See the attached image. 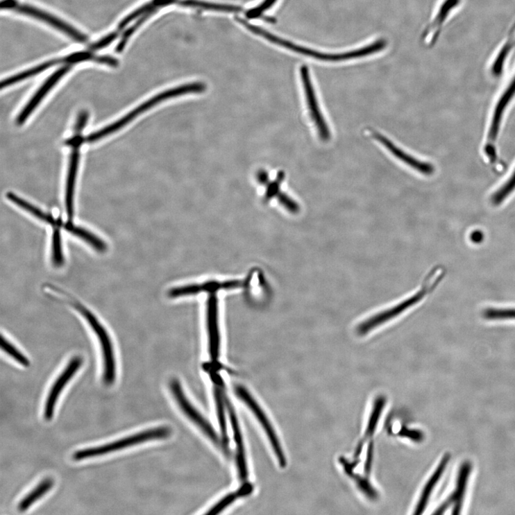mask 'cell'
Instances as JSON below:
<instances>
[{
  "mask_svg": "<svg viewBox=\"0 0 515 515\" xmlns=\"http://www.w3.org/2000/svg\"><path fill=\"white\" fill-rule=\"evenodd\" d=\"M237 20L248 31L256 35H259L273 44L282 47V48L287 49L296 53L323 61L339 62L363 58L378 53L384 50L387 46V42L385 40H380L364 47L362 49L355 51L339 54H326L307 48H304V47L294 44L290 41L277 37L260 27L250 24L249 22L241 17L237 18Z\"/></svg>",
  "mask_w": 515,
  "mask_h": 515,
  "instance_id": "obj_1",
  "label": "cell"
},
{
  "mask_svg": "<svg viewBox=\"0 0 515 515\" xmlns=\"http://www.w3.org/2000/svg\"><path fill=\"white\" fill-rule=\"evenodd\" d=\"M206 89V86L204 83L196 82L192 83H187L179 87L169 89L159 93L157 96L153 97L150 100H148L145 103L139 105L137 108L130 112L128 114L125 115L124 118L113 123L112 124L101 129L99 131L91 133L86 137H84V143H93L97 142V140L110 135L117 130L124 127L128 124L134 119L136 118L139 115L150 110L153 106H155L158 103L178 96L194 94V93H201L203 92Z\"/></svg>",
  "mask_w": 515,
  "mask_h": 515,
  "instance_id": "obj_2",
  "label": "cell"
},
{
  "mask_svg": "<svg viewBox=\"0 0 515 515\" xmlns=\"http://www.w3.org/2000/svg\"><path fill=\"white\" fill-rule=\"evenodd\" d=\"M171 430L167 427H158L140 432L96 448H90L76 451L73 458L76 461L105 455L113 452L136 446L153 439H166L170 437Z\"/></svg>",
  "mask_w": 515,
  "mask_h": 515,
  "instance_id": "obj_3",
  "label": "cell"
},
{
  "mask_svg": "<svg viewBox=\"0 0 515 515\" xmlns=\"http://www.w3.org/2000/svg\"><path fill=\"white\" fill-rule=\"evenodd\" d=\"M83 61H93L97 63L106 65L110 67H118L119 62L118 60L109 56H96L92 53V51H81L70 54L69 56L51 60L48 62H45L41 65H39L35 67L26 70L24 72H22L19 74L15 75L4 80L1 83V88L8 87L12 85L18 83L27 78H31L34 76L39 74L44 71L45 69L53 67L59 64H75Z\"/></svg>",
  "mask_w": 515,
  "mask_h": 515,
  "instance_id": "obj_4",
  "label": "cell"
},
{
  "mask_svg": "<svg viewBox=\"0 0 515 515\" xmlns=\"http://www.w3.org/2000/svg\"><path fill=\"white\" fill-rule=\"evenodd\" d=\"M76 307L87 319L92 329L98 337L103 360V380L105 385L110 386L114 384L116 379V362L110 337L105 328L94 315L79 303L76 304Z\"/></svg>",
  "mask_w": 515,
  "mask_h": 515,
  "instance_id": "obj_5",
  "label": "cell"
},
{
  "mask_svg": "<svg viewBox=\"0 0 515 515\" xmlns=\"http://www.w3.org/2000/svg\"><path fill=\"white\" fill-rule=\"evenodd\" d=\"M1 8L2 10H13L16 12L26 15L48 23L49 25L64 33L78 42L85 43L88 40L87 37L85 34L78 31L73 26L67 24L65 22L60 19L31 6L21 4L17 0H3Z\"/></svg>",
  "mask_w": 515,
  "mask_h": 515,
  "instance_id": "obj_6",
  "label": "cell"
},
{
  "mask_svg": "<svg viewBox=\"0 0 515 515\" xmlns=\"http://www.w3.org/2000/svg\"><path fill=\"white\" fill-rule=\"evenodd\" d=\"M235 391L239 399H241L248 406L256 419L259 420L270 441L272 449L277 457L280 466L285 467L287 464V462L282 448V444H280L277 434L267 416L259 404L255 402L253 396H251L250 393L244 387L237 386L235 389Z\"/></svg>",
  "mask_w": 515,
  "mask_h": 515,
  "instance_id": "obj_7",
  "label": "cell"
},
{
  "mask_svg": "<svg viewBox=\"0 0 515 515\" xmlns=\"http://www.w3.org/2000/svg\"><path fill=\"white\" fill-rule=\"evenodd\" d=\"M170 389L175 400L183 412L196 425L202 432L217 446L222 448V441L209 421L191 404L183 391L182 387L177 380H173L170 383Z\"/></svg>",
  "mask_w": 515,
  "mask_h": 515,
  "instance_id": "obj_8",
  "label": "cell"
},
{
  "mask_svg": "<svg viewBox=\"0 0 515 515\" xmlns=\"http://www.w3.org/2000/svg\"><path fill=\"white\" fill-rule=\"evenodd\" d=\"M434 285H436L435 283L432 285H430L429 284H428L425 288L419 291L414 296L410 297L408 299H406L399 304H397L396 306L388 310L382 312L375 316L369 318L368 320L365 321L359 326L357 329L358 333L360 335H366L371 330L375 329V328L378 326L385 323L388 321V320H390L397 316L400 314H402L407 309L415 305L417 302H419L421 299H423L428 294V292L431 290V288L434 287Z\"/></svg>",
  "mask_w": 515,
  "mask_h": 515,
  "instance_id": "obj_9",
  "label": "cell"
},
{
  "mask_svg": "<svg viewBox=\"0 0 515 515\" xmlns=\"http://www.w3.org/2000/svg\"><path fill=\"white\" fill-rule=\"evenodd\" d=\"M82 364V358L80 357L73 358L54 382L48 397H47L44 407V418L45 420L51 421L53 419L60 394L67 383L71 380Z\"/></svg>",
  "mask_w": 515,
  "mask_h": 515,
  "instance_id": "obj_10",
  "label": "cell"
},
{
  "mask_svg": "<svg viewBox=\"0 0 515 515\" xmlns=\"http://www.w3.org/2000/svg\"><path fill=\"white\" fill-rule=\"evenodd\" d=\"M300 74L304 90H305L312 119L316 125L320 138L323 142H328L331 137L330 131L320 111L308 67L305 65L301 66Z\"/></svg>",
  "mask_w": 515,
  "mask_h": 515,
  "instance_id": "obj_11",
  "label": "cell"
},
{
  "mask_svg": "<svg viewBox=\"0 0 515 515\" xmlns=\"http://www.w3.org/2000/svg\"><path fill=\"white\" fill-rule=\"evenodd\" d=\"M72 66L73 64H67L66 65L61 67L43 83L34 96L26 105L24 109L20 112L18 118L17 119V124L18 126H21L26 121L28 117L37 108L44 97L48 94L49 92L54 87V85L69 71L70 69H71Z\"/></svg>",
  "mask_w": 515,
  "mask_h": 515,
  "instance_id": "obj_12",
  "label": "cell"
},
{
  "mask_svg": "<svg viewBox=\"0 0 515 515\" xmlns=\"http://www.w3.org/2000/svg\"><path fill=\"white\" fill-rule=\"evenodd\" d=\"M462 5V0H444L441 6L439 7L438 13L431 22L425 33L423 37L426 39L430 35L432 36L430 44H433L437 41L441 28L448 22L451 16L454 17Z\"/></svg>",
  "mask_w": 515,
  "mask_h": 515,
  "instance_id": "obj_13",
  "label": "cell"
},
{
  "mask_svg": "<svg viewBox=\"0 0 515 515\" xmlns=\"http://www.w3.org/2000/svg\"><path fill=\"white\" fill-rule=\"evenodd\" d=\"M226 404L229 412L234 440H235L237 446L236 461L239 478L240 480L245 482L248 479V473L243 437L235 411H234L232 405L227 399L226 400Z\"/></svg>",
  "mask_w": 515,
  "mask_h": 515,
  "instance_id": "obj_14",
  "label": "cell"
},
{
  "mask_svg": "<svg viewBox=\"0 0 515 515\" xmlns=\"http://www.w3.org/2000/svg\"><path fill=\"white\" fill-rule=\"evenodd\" d=\"M515 96V74L508 87L500 97L494 111L493 121H491L488 134V143L491 149L496 142L500 128L506 108Z\"/></svg>",
  "mask_w": 515,
  "mask_h": 515,
  "instance_id": "obj_15",
  "label": "cell"
},
{
  "mask_svg": "<svg viewBox=\"0 0 515 515\" xmlns=\"http://www.w3.org/2000/svg\"><path fill=\"white\" fill-rule=\"evenodd\" d=\"M515 48V22L509 31L507 37L500 44L498 48L491 56L490 63V71L493 76L498 77L501 75L507 60L509 58L512 50Z\"/></svg>",
  "mask_w": 515,
  "mask_h": 515,
  "instance_id": "obj_16",
  "label": "cell"
},
{
  "mask_svg": "<svg viewBox=\"0 0 515 515\" xmlns=\"http://www.w3.org/2000/svg\"><path fill=\"white\" fill-rule=\"evenodd\" d=\"M374 138L379 140V142L385 146L394 156L399 158L405 163L407 164L410 167L413 168L416 171H418L421 174L425 175H432L434 174V169L431 164L428 162H421L414 157L406 153L399 148H397L389 139L385 136L378 133H373Z\"/></svg>",
  "mask_w": 515,
  "mask_h": 515,
  "instance_id": "obj_17",
  "label": "cell"
},
{
  "mask_svg": "<svg viewBox=\"0 0 515 515\" xmlns=\"http://www.w3.org/2000/svg\"><path fill=\"white\" fill-rule=\"evenodd\" d=\"M79 157V148H74L69 158L65 192L66 212L69 221H71L74 217V189L78 169Z\"/></svg>",
  "mask_w": 515,
  "mask_h": 515,
  "instance_id": "obj_18",
  "label": "cell"
},
{
  "mask_svg": "<svg viewBox=\"0 0 515 515\" xmlns=\"http://www.w3.org/2000/svg\"><path fill=\"white\" fill-rule=\"evenodd\" d=\"M213 380L214 381L216 386L214 389V397L216 400L217 414L219 421V425L221 428V437H222V449L223 453L228 456L230 455L228 448V437L227 432L226 419L225 413V404L226 397L224 394L223 387V381L221 378L214 374L213 375Z\"/></svg>",
  "mask_w": 515,
  "mask_h": 515,
  "instance_id": "obj_19",
  "label": "cell"
},
{
  "mask_svg": "<svg viewBox=\"0 0 515 515\" xmlns=\"http://www.w3.org/2000/svg\"><path fill=\"white\" fill-rule=\"evenodd\" d=\"M208 330L210 333V355L213 361L219 357L220 339L217 323V301L215 296L210 297L208 310Z\"/></svg>",
  "mask_w": 515,
  "mask_h": 515,
  "instance_id": "obj_20",
  "label": "cell"
},
{
  "mask_svg": "<svg viewBox=\"0 0 515 515\" xmlns=\"http://www.w3.org/2000/svg\"><path fill=\"white\" fill-rule=\"evenodd\" d=\"M450 459V455H446L443 457L436 471L433 473L428 482L426 484L425 489L421 493L419 501L415 509V514H420L423 512L426 508L429 499L432 493V491L437 484L439 480L446 470Z\"/></svg>",
  "mask_w": 515,
  "mask_h": 515,
  "instance_id": "obj_21",
  "label": "cell"
},
{
  "mask_svg": "<svg viewBox=\"0 0 515 515\" xmlns=\"http://www.w3.org/2000/svg\"><path fill=\"white\" fill-rule=\"evenodd\" d=\"M471 471V464L469 462H465L462 464L459 473L457 488L455 493L446 501L450 505L454 503V510L453 512L454 514L460 513V510L462 507L463 498L465 493L467 480L468 478H469Z\"/></svg>",
  "mask_w": 515,
  "mask_h": 515,
  "instance_id": "obj_22",
  "label": "cell"
},
{
  "mask_svg": "<svg viewBox=\"0 0 515 515\" xmlns=\"http://www.w3.org/2000/svg\"><path fill=\"white\" fill-rule=\"evenodd\" d=\"M54 481L48 478L43 479L30 493L23 498L18 505L19 512H26L53 488Z\"/></svg>",
  "mask_w": 515,
  "mask_h": 515,
  "instance_id": "obj_23",
  "label": "cell"
},
{
  "mask_svg": "<svg viewBox=\"0 0 515 515\" xmlns=\"http://www.w3.org/2000/svg\"><path fill=\"white\" fill-rule=\"evenodd\" d=\"M7 198L18 205L19 207L24 209L28 212V213L31 214L32 215L35 216L37 219L47 222L55 227L59 228L62 227L63 223L60 221L56 220L52 216L45 214L43 212H42L41 210H40L38 208L34 206L31 203H28L24 199H21L20 197L16 196L15 194L9 192L7 194Z\"/></svg>",
  "mask_w": 515,
  "mask_h": 515,
  "instance_id": "obj_24",
  "label": "cell"
},
{
  "mask_svg": "<svg viewBox=\"0 0 515 515\" xmlns=\"http://www.w3.org/2000/svg\"><path fill=\"white\" fill-rule=\"evenodd\" d=\"M62 227L69 233H73L74 236L87 242L93 248L101 252L106 250L107 247L104 242L86 229L74 225L71 221L63 224Z\"/></svg>",
  "mask_w": 515,
  "mask_h": 515,
  "instance_id": "obj_25",
  "label": "cell"
},
{
  "mask_svg": "<svg viewBox=\"0 0 515 515\" xmlns=\"http://www.w3.org/2000/svg\"><path fill=\"white\" fill-rule=\"evenodd\" d=\"M176 3L182 7L200 8L221 12L234 13L242 10V8L239 6L199 1V0H178Z\"/></svg>",
  "mask_w": 515,
  "mask_h": 515,
  "instance_id": "obj_26",
  "label": "cell"
},
{
  "mask_svg": "<svg viewBox=\"0 0 515 515\" xmlns=\"http://www.w3.org/2000/svg\"><path fill=\"white\" fill-rule=\"evenodd\" d=\"M240 285H242V283L239 282H230L222 284L212 282L208 283L205 286H192L189 287L175 289L170 292L169 295L171 297H178L180 296L197 294L203 289H205L206 291H214L221 288L229 289L239 287Z\"/></svg>",
  "mask_w": 515,
  "mask_h": 515,
  "instance_id": "obj_27",
  "label": "cell"
},
{
  "mask_svg": "<svg viewBox=\"0 0 515 515\" xmlns=\"http://www.w3.org/2000/svg\"><path fill=\"white\" fill-rule=\"evenodd\" d=\"M253 487L250 484H246L242 489L237 491L226 496L212 509H210L206 514L215 515L221 512L225 508L229 506L231 503L235 501L237 498L243 496H246L251 493Z\"/></svg>",
  "mask_w": 515,
  "mask_h": 515,
  "instance_id": "obj_28",
  "label": "cell"
},
{
  "mask_svg": "<svg viewBox=\"0 0 515 515\" xmlns=\"http://www.w3.org/2000/svg\"><path fill=\"white\" fill-rule=\"evenodd\" d=\"M514 190L515 170L510 178L494 194L493 198H491V202L496 205L502 203Z\"/></svg>",
  "mask_w": 515,
  "mask_h": 515,
  "instance_id": "obj_29",
  "label": "cell"
},
{
  "mask_svg": "<svg viewBox=\"0 0 515 515\" xmlns=\"http://www.w3.org/2000/svg\"><path fill=\"white\" fill-rule=\"evenodd\" d=\"M1 347L4 352L19 364L26 367L30 366V360L24 355L22 354L19 351L3 336H2L1 338Z\"/></svg>",
  "mask_w": 515,
  "mask_h": 515,
  "instance_id": "obj_30",
  "label": "cell"
},
{
  "mask_svg": "<svg viewBox=\"0 0 515 515\" xmlns=\"http://www.w3.org/2000/svg\"><path fill=\"white\" fill-rule=\"evenodd\" d=\"M59 228H56L53 236V262L57 267H61L64 263L62 242Z\"/></svg>",
  "mask_w": 515,
  "mask_h": 515,
  "instance_id": "obj_31",
  "label": "cell"
},
{
  "mask_svg": "<svg viewBox=\"0 0 515 515\" xmlns=\"http://www.w3.org/2000/svg\"><path fill=\"white\" fill-rule=\"evenodd\" d=\"M385 404V400L384 398L380 397L377 400L375 405H374L373 412L370 416V419L369 421V425L367 428V430L366 432V437H369L371 436L374 430H375L378 421H379L380 416L381 415L382 409Z\"/></svg>",
  "mask_w": 515,
  "mask_h": 515,
  "instance_id": "obj_32",
  "label": "cell"
},
{
  "mask_svg": "<svg viewBox=\"0 0 515 515\" xmlns=\"http://www.w3.org/2000/svg\"><path fill=\"white\" fill-rule=\"evenodd\" d=\"M484 316L488 319H515V310H496L490 309L484 312Z\"/></svg>",
  "mask_w": 515,
  "mask_h": 515,
  "instance_id": "obj_33",
  "label": "cell"
},
{
  "mask_svg": "<svg viewBox=\"0 0 515 515\" xmlns=\"http://www.w3.org/2000/svg\"><path fill=\"white\" fill-rule=\"evenodd\" d=\"M285 179V174L280 172L278 174L277 178L275 181L267 183V190L265 196V201L271 199L275 196H278L280 194V185L282 184Z\"/></svg>",
  "mask_w": 515,
  "mask_h": 515,
  "instance_id": "obj_34",
  "label": "cell"
},
{
  "mask_svg": "<svg viewBox=\"0 0 515 515\" xmlns=\"http://www.w3.org/2000/svg\"><path fill=\"white\" fill-rule=\"evenodd\" d=\"M277 1V0H264L259 6L249 10L246 15L249 19L260 17L264 12L270 9Z\"/></svg>",
  "mask_w": 515,
  "mask_h": 515,
  "instance_id": "obj_35",
  "label": "cell"
},
{
  "mask_svg": "<svg viewBox=\"0 0 515 515\" xmlns=\"http://www.w3.org/2000/svg\"><path fill=\"white\" fill-rule=\"evenodd\" d=\"M119 34V33L115 31L108 35L99 41L91 44L89 47V51L93 52L106 48L108 45L110 44L115 39L118 38Z\"/></svg>",
  "mask_w": 515,
  "mask_h": 515,
  "instance_id": "obj_36",
  "label": "cell"
},
{
  "mask_svg": "<svg viewBox=\"0 0 515 515\" xmlns=\"http://www.w3.org/2000/svg\"><path fill=\"white\" fill-rule=\"evenodd\" d=\"M280 203H282L290 213L298 214L300 210L299 205L285 194L280 192L278 196Z\"/></svg>",
  "mask_w": 515,
  "mask_h": 515,
  "instance_id": "obj_37",
  "label": "cell"
},
{
  "mask_svg": "<svg viewBox=\"0 0 515 515\" xmlns=\"http://www.w3.org/2000/svg\"><path fill=\"white\" fill-rule=\"evenodd\" d=\"M373 457V444H370L368 450L367 459L365 464V473H369L371 469V464L372 462Z\"/></svg>",
  "mask_w": 515,
  "mask_h": 515,
  "instance_id": "obj_38",
  "label": "cell"
},
{
  "mask_svg": "<svg viewBox=\"0 0 515 515\" xmlns=\"http://www.w3.org/2000/svg\"><path fill=\"white\" fill-rule=\"evenodd\" d=\"M403 434L404 435H406L407 437L414 439V440H421L423 438V434L420 433L417 431H412V430H405Z\"/></svg>",
  "mask_w": 515,
  "mask_h": 515,
  "instance_id": "obj_39",
  "label": "cell"
},
{
  "mask_svg": "<svg viewBox=\"0 0 515 515\" xmlns=\"http://www.w3.org/2000/svg\"><path fill=\"white\" fill-rule=\"evenodd\" d=\"M472 239L473 242H480V239H482V235L480 233H476L475 235H473Z\"/></svg>",
  "mask_w": 515,
  "mask_h": 515,
  "instance_id": "obj_40",
  "label": "cell"
}]
</instances>
